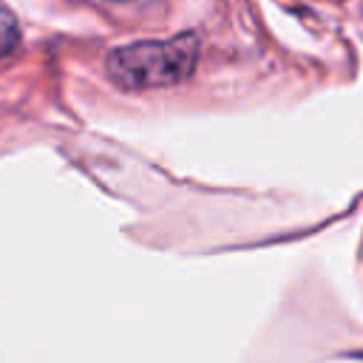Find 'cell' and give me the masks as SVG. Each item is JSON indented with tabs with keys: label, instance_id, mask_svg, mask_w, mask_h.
I'll list each match as a JSON object with an SVG mask.
<instances>
[{
	"label": "cell",
	"instance_id": "1",
	"mask_svg": "<svg viewBox=\"0 0 363 363\" xmlns=\"http://www.w3.org/2000/svg\"><path fill=\"white\" fill-rule=\"evenodd\" d=\"M199 51L201 43L196 34L130 43L108 54V74L116 85L130 91L167 88L193 74L199 62Z\"/></svg>",
	"mask_w": 363,
	"mask_h": 363
},
{
	"label": "cell",
	"instance_id": "2",
	"mask_svg": "<svg viewBox=\"0 0 363 363\" xmlns=\"http://www.w3.org/2000/svg\"><path fill=\"white\" fill-rule=\"evenodd\" d=\"M17 40H20L17 20H14V14L6 6H0V57H6L17 45Z\"/></svg>",
	"mask_w": 363,
	"mask_h": 363
},
{
	"label": "cell",
	"instance_id": "3",
	"mask_svg": "<svg viewBox=\"0 0 363 363\" xmlns=\"http://www.w3.org/2000/svg\"><path fill=\"white\" fill-rule=\"evenodd\" d=\"M113 3H122V0H113Z\"/></svg>",
	"mask_w": 363,
	"mask_h": 363
}]
</instances>
